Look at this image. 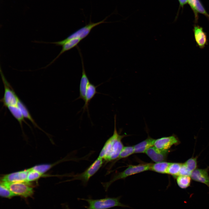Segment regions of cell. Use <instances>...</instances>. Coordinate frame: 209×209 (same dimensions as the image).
<instances>
[{"label": "cell", "mask_w": 209, "mask_h": 209, "mask_svg": "<svg viewBox=\"0 0 209 209\" xmlns=\"http://www.w3.org/2000/svg\"><path fill=\"white\" fill-rule=\"evenodd\" d=\"M114 118L113 134L105 143L98 156L107 162L117 159L124 147L121 140L125 135H121L118 133L116 128V115Z\"/></svg>", "instance_id": "6da1fadb"}, {"label": "cell", "mask_w": 209, "mask_h": 209, "mask_svg": "<svg viewBox=\"0 0 209 209\" xmlns=\"http://www.w3.org/2000/svg\"><path fill=\"white\" fill-rule=\"evenodd\" d=\"M152 163L141 164L136 165H129L123 171L113 176L110 180L102 184L106 191L110 185L115 181L124 179L129 176L150 170Z\"/></svg>", "instance_id": "7a4b0ae2"}, {"label": "cell", "mask_w": 209, "mask_h": 209, "mask_svg": "<svg viewBox=\"0 0 209 209\" xmlns=\"http://www.w3.org/2000/svg\"><path fill=\"white\" fill-rule=\"evenodd\" d=\"M121 198V196H120L117 197H106L98 199H82L86 201L88 203L89 206L87 209H107L116 206L130 208L129 206L120 202Z\"/></svg>", "instance_id": "3957f363"}, {"label": "cell", "mask_w": 209, "mask_h": 209, "mask_svg": "<svg viewBox=\"0 0 209 209\" xmlns=\"http://www.w3.org/2000/svg\"><path fill=\"white\" fill-rule=\"evenodd\" d=\"M0 72L2 80L4 87V93L3 98L0 100L3 106L7 107L8 106L17 105L20 99L17 95L14 89L5 77L0 68Z\"/></svg>", "instance_id": "277c9868"}, {"label": "cell", "mask_w": 209, "mask_h": 209, "mask_svg": "<svg viewBox=\"0 0 209 209\" xmlns=\"http://www.w3.org/2000/svg\"><path fill=\"white\" fill-rule=\"evenodd\" d=\"M107 18V17L102 21L96 23L92 22L90 21L88 24L73 32L64 40L58 42H47V43L54 44L57 46H62L71 39L79 38L82 40L89 35L93 28L101 24L107 23L105 21Z\"/></svg>", "instance_id": "5b68a950"}, {"label": "cell", "mask_w": 209, "mask_h": 209, "mask_svg": "<svg viewBox=\"0 0 209 209\" xmlns=\"http://www.w3.org/2000/svg\"><path fill=\"white\" fill-rule=\"evenodd\" d=\"M104 161L102 158L98 157L84 172L81 174L72 176V178L69 181L79 180L82 181L84 184H87L91 178L101 167Z\"/></svg>", "instance_id": "8992f818"}, {"label": "cell", "mask_w": 209, "mask_h": 209, "mask_svg": "<svg viewBox=\"0 0 209 209\" xmlns=\"http://www.w3.org/2000/svg\"><path fill=\"white\" fill-rule=\"evenodd\" d=\"M1 184L3 185L15 194L16 196L20 195L26 197L32 195L33 189L26 182H9L1 181Z\"/></svg>", "instance_id": "52a82bcc"}, {"label": "cell", "mask_w": 209, "mask_h": 209, "mask_svg": "<svg viewBox=\"0 0 209 209\" xmlns=\"http://www.w3.org/2000/svg\"><path fill=\"white\" fill-rule=\"evenodd\" d=\"M179 142L178 138L173 135L155 140L154 146L161 150H169L173 145L179 144Z\"/></svg>", "instance_id": "ba28073f"}, {"label": "cell", "mask_w": 209, "mask_h": 209, "mask_svg": "<svg viewBox=\"0 0 209 209\" xmlns=\"http://www.w3.org/2000/svg\"><path fill=\"white\" fill-rule=\"evenodd\" d=\"M30 168L5 175L1 181L9 182H26Z\"/></svg>", "instance_id": "9c48e42d"}, {"label": "cell", "mask_w": 209, "mask_h": 209, "mask_svg": "<svg viewBox=\"0 0 209 209\" xmlns=\"http://www.w3.org/2000/svg\"><path fill=\"white\" fill-rule=\"evenodd\" d=\"M193 31L197 46L201 49H203L208 44L206 33L203 27L196 24L193 26Z\"/></svg>", "instance_id": "30bf717a"}, {"label": "cell", "mask_w": 209, "mask_h": 209, "mask_svg": "<svg viewBox=\"0 0 209 209\" xmlns=\"http://www.w3.org/2000/svg\"><path fill=\"white\" fill-rule=\"evenodd\" d=\"M77 48L81 58L82 71L79 86V96L76 99H81L84 101L88 85L90 82L85 72L83 59L80 51L78 46Z\"/></svg>", "instance_id": "8fae6325"}, {"label": "cell", "mask_w": 209, "mask_h": 209, "mask_svg": "<svg viewBox=\"0 0 209 209\" xmlns=\"http://www.w3.org/2000/svg\"><path fill=\"white\" fill-rule=\"evenodd\" d=\"M169 150H163L153 146L147 149L145 153L154 162L164 161L167 157Z\"/></svg>", "instance_id": "7c38bea8"}, {"label": "cell", "mask_w": 209, "mask_h": 209, "mask_svg": "<svg viewBox=\"0 0 209 209\" xmlns=\"http://www.w3.org/2000/svg\"><path fill=\"white\" fill-rule=\"evenodd\" d=\"M209 167L204 169H196L192 172L190 176L191 179L205 184L209 188Z\"/></svg>", "instance_id": "4fadbf2b"}, {"label": "cell", "mask_w": 209, "mask_h": 209, "mask_svg": "<svg viewBox=\"0 0 209 209\" xmlns=\"http://www.w3.org/2000/svg\"><path fill=\"white\" fill-rule=\"evenodd\" d=\"M82 40L79 38H74L71 39L67 41L62 46V49L57 56L48 64L44 67L40 68V69L46 68L49 66L53 63L64 53L70 50L75 47H77L78 44Z\"/></svg>", "instance_id": "5bb4252c"}, {"label": "cell", "mask_w": 209, "mask_h": 209, "mask_svg": "<svg viewBox=\"0 0 209 209\" xmlns=\"http://www.w3.org/2000/svg\"><path fill=\"white\" fill-rule=\"evenodd\" d=\"M155 139L150 137L136 145L134 146V153H145L149 148L154 146Z\"/></svg>", "instance_id": "9a60e30c"}, {"label": "cell", "mask_w": 209, "mask_h": 209, "mask_svg": "<svg viewBox=\"0 0 209 209\" xmlns=\"http://www.w3.org/2000/svg\"><path fill=\"white\" fill-rule=\"evenodd\" d=\"M97 87V86H96L91 83L88 85L84 101V104L82 108V109H83V112L85 110H87L89 113L88 108L89 103L95 95L98 93L96 90Z\"/></svg>", "instance_id": "2e32d148"}, {"label": "cell", "mask_w": 209, "mask_h": 209, "mask_svg": "<svg viewBox=\"0 0 209 209\" xmlns=\"http://www.w3.org/2000/svg\"><path fill=\"white\" fill-rule=\"evenodd\" d=\"M7 108L12 115L18 122L22 130L23 122L30 127L29 125L26 121L21 109L17 105L9 106Z\"/></svg>", "instance_id": "e0dca14e"}, {"label": "cell", "mask_w": 209, "mask_h": 209, "mask_svg": "<svg viewBox=\"0 0 209 209\" xmlns=\"http://www.w3.org/2000/svg\"><path fill=\"white\" fill-rule=\"evenodd\" d=\"M17 105L21 109L24 118L30 121L35 127L42 130L33 118L26 106L20 99Z\"/></svg>", "instance_id": "ac0fdd59"}, {"label": "cell", "mask_w": 209, "mask_h": 209, "mask_svg": "<svg viewBox=\"0 0 209 209\" xmlns=\"http://www.w3.org/2000/svg\"><path fill=\"white\" fill-rule=\"evenodd\" d=\"M170 163L165 161L156 163L152 164L150 170L159 173L167 174L168 168Z\"/></svg>", "instance_id": "d6986e66"}, {"label": "cell", "mask_w": 209, "mask_h": 209, "mask_svg": "<svg viewBox=\"0 0 209 209\" xmlns=\"http://www.w3.org/2000/svg\"><path fill=\"white\" fill-rule=\"evenodd\" d=\"M191 179L189 176L179 175L176 177V182L179 188L185 189L190 186Z\"/></svg>", "instance_id": "ffe728a7"}, {"label": "cell", "mask_w": 209, "mask_h": 209, "mask_svg": "<svg viewBox=\"0 0 209 209\" xmlns=\"http://www.w3.org/2000/svg\"><path fill=\"white\" fill-rule=\"evenodd\" d=\"M182 164L178 163H170L168 168L167 174L174 177L179 176Z\"/></svg>", "instance_id": "44dd1931"}, {"label": "cell", "mask_w": 209, "mask_h": 209, "mask_svg": "<svg viewBox=\"0 0 209 209\" xmlns=\"http://www.w3.org/2000/svg\"><path fill=\"white\" fill-rule=\"evenodd\" d=\"M134 153V146L124 147L117 160L126 158Z\"/></svg>", "instance_id": "7402d4cb"}, {"label": "cell", "mask_w": 209, "mask_h": 209, "mask_svg": "<svg viewBox=\"0 0 209 209\" xmlns=\"http://www.w3.org/2000/svg\"><path fill=\"white\" fill-rule=\"evenodd\" d=\"M30 171L28 172L27 179V182L28 183L37 180L42 176L43 174L39 172L30 168Z\"/></svg>", "instance_id": "603a6c76"}, {"label": "cell", "mask_w": 209, "mask_h": 209, "mask_svg": "<svg viewBox=\"0 0 209 209\" xmlns=\"http://www.w3.org/2000/svg\"><path fill=\"white\" fill-rule=\"evenodd\" d=\"M197 158L192 157L184 163L187 167L192 173L197 167Z\"/></svg>", "instance_id": "cb8c5ba5"}, {"label": "cell", "mask_w": 209, "mask_h": 209, "mask_svg": "<svg viewBox=\"0 0 209 209\" xmlns=\"http://www.w3.org/2000/svg\"><path fill=\"white\" fill-rule=\"evenodd\" d=\"M53 165L52 164H43L35 165L31 167V168L43 174L49 170Z\"/></svg>", "instance_id": "d4e9b609"}, {"label": "cell", "mask_w": 209, "mask_h": 209, "mask_svg": "<svg viewBox=\"0 0 209 209\" xmlns=\"http://www.w3.org/2000/svg\"><path fill=\"white\" fill-rule=\"evenodd\" d=\"M0 195L2 197L8 198L16 196L8 189L1 184Z\"/></svg>", "instance_id": "484cf974"}, {"label": "cell", "mask_w": 209, "mask_h": 209, "mask_svg": "<svg viewBox=\"0 0 209 209\" xmlns=\"http://www.w3.org/2000/svg\"><path fill=\"white\" fill-rule=\"evenodd\" d=\"M195 10L198 13L202 14L209 19V14L206 11L199 0H196Z\"/></svg>", "instance_id": "4316f807"}, {"label": "cell", "mask_w": 209, "mask_h": 209, "mask_svg": "<svg viewBox=\"0 0 209 209\" xmlns=\"http://www.w3.org/2000/svg\"><path fill=\"white\" fill-rule=\"evenodd\" d=\"M188 3L192 10L194 16L195 22L197 23L199 19L198 13L195 10V5L196 0H188Z\"/></svg>", "instance_id": "83f0119b"}, {"label": "cell", "mask_w": 209, "mask_h": 209, "mask_svg": "<svg viewBox=\"0 0 209 209\" xmlns=\"http://www.w3.org/2000/svg\"><path fill=\"white\" fill-rule=\"evenodd\" d=\"M192 173L188 169L184 163H182L180 170L179 175L190 176Z\"/></svg>", "instance_id": "f1b7e54d"}, {"label": "cell", "mask_w": 209, "mask_h": 209, "mask_svg": "<svg viewBox=\"0 0 209 209\" xmlns=\"http://www.w3.org/2000/svg\"><path fill=\"white\" fill-rule=\"evenodd\" d=\"M179 3V6L182 8L188 3V0H178Z\"/></svg>", "instance_id": "f546056e"}]
</instances>
